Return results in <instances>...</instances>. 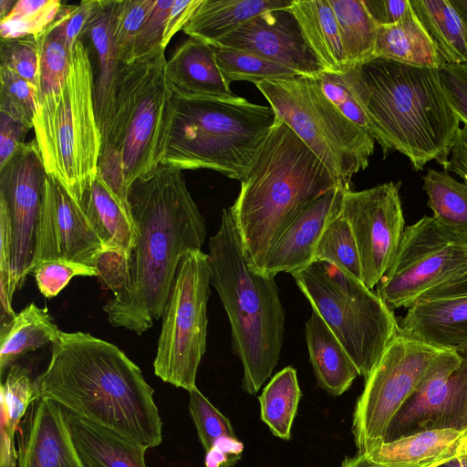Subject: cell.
Returning a JSON list of instances; mask_svg holds the SVG:
<instances>
[{
  "label": "cell",
  "instance_id": "obj_1",
  "mask_svg": "<svg viewBox=\"0 0 467 467\" xmlns=\"http://www.w3.org/2000/svg\"><path fill=\"white\" fill-rule=\"evenodd\" d=\"M135 239L128 255L105 251L96 268L114 294L103 306L109 323L141 335L162 316L182 256L201 250L205 219L182 171L161 163L129 190Z\"/></svg>",
  "mask_w": 467,
  "mask_h": 467
},
{
  "label": "cell",
  "instance_id": "obj_2",
  "mask_svg": "<svg viewBox=\"0 0 467 467\" xmlns=\"http://www.w3.org/2000/svg\"><path fill=\"white\" fill-rule=\"evenodd\" d=\"M35 381L38 398L146 449L161 442L154 390L112 343L89 333L60 331L47 369Z\"/></svg>",
  "mask_w": 467,
  "mask_h": 467
},
{
  "label": "cell",
  "instance_id": "obj_3",
  "mask_svg": "<svg viewBox=\"0 0 467 467\" xmlns=\"http://www.w3.org/2000/svg\"><path fill=\"white\" fill-rule=\"evenodd\" d=\"M339 76L384 155L397 150L415 171L431 161L446 167L461 121L447 99L440 69L373 57Z\"/></svg>",
  "mask_w": 467,
  "mask_h": 467
},
{
  "label": "cell",
  "instance_id": "obj_4",
  "mask_svg": "<svg viewBox=\"0 0 467 467\" xmlns=\"http://www.w3.org/2000/svg\"><path fill=\"white\" fill-rule=\"evenodd\" d=\"M240 182V192L229 209L247 263L256 273L298 214L341 185L278 118Z\"/></svg>",
  "mask_w": 467,
  "mask_h": 467
},
{
  "label": "cell",
  "instance_id": "obj_5",
  "mask_svg": "<svg viewBox=\"0 0 467 467\" xmlns=\"http://www.w3.org/2000/svg\"><path fill=\"white\" fill-rule=\"evenodd\" d=\"M166 63L160 46L121 64L111 121L102 138L97 176L130 219V187L161 163L169 143L174 96Z\"/></svg>",
  "mask_w": 467,
  "mask_h": 467
},
{
  "label": "cell",
  "instance_id": "obj_6",
  "mask_svg": "<svg viewBox=\"0 0 467 467\" xmlns=\"http://www.w3.org/2000/svg\"><path fill=\"white\" fill-rule=\"evenodd\" d=\"M211 285L231 327L232 348L243 366V389L256 394L281 356L285 310L274 275L256 273L247 263L229 208L208 243Z\"/></svg>",
  "mask_w": 467,
  "mask_h": 467
},
{
  "label": "cell",
  "instance_id": "obj_7",
  "mask_svg": "<svg viewBox=\"0 0 467 467\" xmlns=\"http://www.w3.org/2000/svg\"><path fill=\"white\" fill-rule=\"evenodd\" d=\"M269 106L244 98L186 100L174 97L162 163L207 169L241 180L276 121Z\"/></svg>",
  "mask_w": 467,
  "mask_h": 467
},
{
  "label": "cell",
  "instance_id": "obj_8",
  "mask_svg": "<svg viewBox=\"0 0 467 467\" xmlns=\"http://www.w3.org/2000/svg\"><path fill=\"white\" fill-rule=\"evenodd\" d=\"M94 89L89 51L78 39L64 85L58 91L39 97L33 119L47 173L78 203L97 178L102 144Z\"/></svg>",
  "mask_w": 467,
  "mask_h": 467
},
{
  "label": "cell",
  "instance_id": "obj_9",
  "mask_svg": "<svg viewBox=\"0 0 467 467\" xmlns=\"http://www.w3.org/2000/svg\"><path fill=\"white\" fill-rule=\"evenodd\" d=\"M300 291L345 348L359 376L367 379L400 323L364 283L333 264L314 261L290 273Z\"/></svg>",
  "mask_w": 467,
  "mask_h": 467
},
{
  "label": "cell",
  "instance_id": "obj_10",
  "mask_svg": "<svg viewBox=\"0 0 467 467\" xmlns=\"http://www.w3.org/2000/svg\"><path fill=\"white\" fill-rule=\"evenodd\" d=\"M277 118L324 163L345 189L373 154L372 135L347 119L325 96L313 76L254 84Z\"/></svg>",
  "mask_w": 467,
  "mask_h": 467
},
{
  "label": "cell",
  "instance_id": "obj_11",
  "mask_svg": "<svg viewBox=\"0 0 467 467\" xmlns=\"http://www.w3.org/2000/svg\"><path fill=\"white\" fill-rule=\"evenodd\" d=\"M210 285L208 254L187 251L178 265L161 316L154 373L188 392L196 388L198 368L206 351Z\"/></svg>",
  "mask_w": 467,
  "mask_h": 467
},
{
  "label": "cell",
  "instance_id": "obj_12",
  "mask_svg": "<svg viewBox=\"0 0 467 467\" xmlns=\"http://www.w3.org/2000/svg\"><path fill=\"white\" fill-rule=\"evenodd\" d=\"M450 350L400 330L365 379L357 400L352 433L358 454L368 455L385 441L400 408Z\"/></svg>",
  "mask_w": 467,
  "mask_h": 467
},
{
  "label": "cell",
  "instance_id": "obj_13",
  "mask_svg": "<svg viewBox=\"0 0 467 467\" xmlns=\"http://www.w3.org/2000/svg\"><path fill=\"white\" fill-rule=\"evenodd\" d=\"M466 264L467 239L424 215L405 227L376 293L390 310L408 309Z\"/></svg>",
  "mask_w": 467,
  "mask_h": 467
},
{
  "label": "cell",
  "instance_id": "obj_14",
  "mask_svg": "<svg viewBox=\"0 0 467 467\" xmlns=\"http://www.w3.org/2000/svg\"><path fill=\"white\" fill-rule=\"evenodd\" d=\"M36 140L24 142L0 167V210L10 228L11 254L7 292L10 298L31 274L36 237L47 177Z\"/></svg>",
  "mask_w": 467,
  "mask_h": 467
},
{
  "label": "cell",
  "instance_id": "obj_15",
  "mask_svg": "<svg viewBox=\"0 0 467 467\" xmlns=\"http://www.w3.org/2000/svg\"><path fill=\"white\" fill-rule=\"evenodd\" d=\"M400 182L359 192L344 189L341 214L354 234L362 282L374 288L388 269L405 229Z\"/></svg>",
  "mask_w": 467,
  "mask_h": 467
},
{
  "label": "cell",
  "instance_id": "obj_16",
  "mask_svg": "<svg viewBox=\"0 0 467 467\" xmlns=\"http://www.w3.org/2000/svg\"><path fill=\"white\" fill-rule=\"evenodd\" d=\"M427 430L467 433V347L451 349L392 420L385 441Z\"/></svg>",
  "mask_w": 467,
  "mask_h": 467
},
{
  "label": "cell",
  "instance_id": "obj_17",
  "mask_svg": "<svg viewBox=\"0 0 467 467\" xmlns=\"http://www.w3.org/2000/svg\"><path fill=\"white\" fill-rule=\"evenodd\" d=\"M105 251L103 243L81 205L59 182L47 175L32 271L39 264L52 260L96 267L99 256Z\"/></svg>",
  "mask_w": 467,
  "mask_h": 467
},
{
  "label": "cell",
  "instance_id": "obj_18",
  "mask_svg": "<svg viewBox=\"0 0 467 467\" xmlns=\"http://www.w3.org/2000/svg\"><path fill=\"white\" fill-rule=\"evenodd\" d=\"M399 323L404 334L437 348L467 347V264L425 292Z\"/></svg>",
  "mask_w": 467,
  "mask_h": 467
},
{
  "label": "cell",
  "instance_id": "obj_19",
  "mask_svg": "<svg viewBox=\"0 0 467 467\" xmlns=\"http://www.w3.org/2000/svg\"><path fill=\"white\" fill-rule=\"evenodd\" d=\"M214 47L258 55L300 76L317 77L325 71L289 7L270 10L250 19Z\"/></svg>",
  "mask_w": 467,
  "mask_h": 467
},
{
  "label": "cell",
  "instance_id": "obj_20",
  "mask_svg": "<svg viewBox=\"0 0 467 467\" xmlns=\"http://www.w3.org/2000/svg\"><path fill=\"white\" fill-rule=\"evenodd\" d=\"M344 187L339 185L305 208L265 258L261 274L292 273L313 262L316 245L332 219L340 213Z\"/></svg>",
  "mask_w": 467,
  "mask_h": 467
},
{
  "label": "cell",
  "instance_id": "obj_21",
  "mask_svg": "<svg viewBox=\"0 0 467 467\" xmlns=\"http://www.w3.org/2000/svg\"><path fill=\"white\" fill-rule=\"evenodd\" d=\"M18 467H82L63 409L54 400H35L20 448Z\"/></svg>",
  "mask_w": 467,
  "mask_h": 467
},
{
  "label": "cell",
  "instance_id": "obj_22",
  "mask_svg": "<svg viewBox=\"0 0 467 467\" xmlns=\"http://www.w3.org/2000/svg\"><path fill=\"white\" fill-rule=\"evenodd\" d=\"M166 76L177 99H230L237 96L224 79L213 47L189 37L166 63Z\"/></svg>",
  "mask_w": 467,
  "mask_h": 467
},
{
  "label": "cell",
  "instance_id": "obj_23",
  "mask_svg": "<svg viewBox=\"0 0 467 467\" xmlns=\"http://www.w3.org/2000/svg\"><path fill=\"white\" fill-rule=\"evenodd\" d=\"M115 5L116 0H98L80 36H88L98 57L94 98L97 121L102 138L111 121L116 85L122 64L112 36Z\"/></svg>",
  "mask_w": 467,
  "mask_h": 467
},
{
  "label": "cell",
  "instance_id": "obj_24",
  "mask_svg": "<svg viewBox=\"0 0 467 467\" xmlns=\"http://www.w3.org/2000/svg\"><path fill=\"white\" fill-rule=\"evenodd\" d=\"M62 409L82 467H146L148 449Z\"/></svg>",
  "mask_w": 467,
  "mask_h": 467
},
{
  "label": "cell",
  "instance_id": "obj_25",
  "mask_svg": "<svg viewBox=\"0 0 467 467\" xmlns=\"http://www.w3.org/2000/svg\"><path fill=\"white\" fill-rule=\"evenodd\" d=\"M292 0H202L183 32L214 47L250 19L270 10L290 7Z\"/></svg>",
  "mask_w": 467,
  "mask_h": 467
},
{
  "label": "cell",
  "instance_id": "obj_26",
  "mask_svg": "<svg viewBox=\"0 0 467 467\" xmlns=\"http://www.w3.org/2000/svg\"><path fill=\"white\" fill-rule=\"evenodd\" d=\"M306 341L318 386L333 396L348 390L359 376L357 367L323 318L312 309Z\"/></svg>",
  "mask_w": 467,
  "mask_h": 467
},
{
  "label": "cell",
  "instance_id": "obj_27",
  "mask_svg": "<svg viewBox=\"0 0 467 467\" xmlns=\"http://www.w3.org/2000/svg\"><path fill=\"white\" fill-rule=\"evenodd\" d=\"M466 441L465 432L427 430L383 442L368 457L380 464L426 466L455 455Z\"/></svg>",
  "mask_w": 467,
  "mask_h": 467
},
{
  "label": "cell",
  "instance_id": "obj_28",
  "mask_svg": "<svg viewBox=\"0 0 467 467\" xmlns=\"http://www.w3.org/2000/svg\"><path fill=\"white\" fill-rule=\"evenodd\" d=\"M289 8L324 70L343 74L347 70L344 49L337 18L328 0H292Z\"/></svg>",
  "mask_w": 467,
  "mask_h": 467
},
{
  "label": "cell",
  "instance_id": "obj_29",
  "mask_svg": "<svg viewBox=\"0 0 467 467\" xmlns=\"http://www.w3.org/2000/svg\"><path fill=\"white\" fill-rule=\"evenodd\" d=\"M374 57L437 69L445 64L411 5L397 23L379 26Z\"/></svg>",
  "mask_w": 467,
  "mask_h": 467
},
{
  "label": "cell",
  "instance_id": "obj_30",
  "mask_svg": "<svg viewBox=\"0 0 467 467\" xmlns=\"http://www.w3.org/2000/svg\"><path fill=\"white\" fill-rule=\"evenodd\" d=\"M79 204L106 250L127 256L135 239L133 221L98 176Z\"/></svg>",
  "mask_w": 467,
  "mask_h": 467
},
{
  "label": "cell",
  "instance_id": "obj_31",
  "mask_svg": "<svg viewBox=\"0 0 467 467\" xmlns=\"http://www.w3.org/2000/svg\"><path fill=\"white\" fill-rule=\"evenodd\" d=\"M434 47L447 64L467 63V27L450 0H410Z\"/></svg>",
  "mask_w": 467,
  "mask_h": 467
},
{
  "label": "cell",
  "instance_id": "obj_32",
  "mask_svg": "<svg viewBox=\"0 0 467 467\" xmlns=\"http://www.w3.org/2000/svg\"><path fill=\"white\" fill-rule=\"evenodd\" d=\"M60 331L47 309L40 308L34 303L28 305L16 314L8 327L0 329L1 372L9 368L28 351L55 342Z\"/></svg>",
  "mask_w": 467,
  "mask_h": 467
},
{
  "label": "cell",
  "instance_id": "obj_33",
  "mask_svg": "<svg viewBox=\"0 0 467 467\" xmlns=\"http://www.w3.org/2000/svg\"><path fill=\"white\" fill-rule=\"evenodd\" d=\"M337 18L347 69L374 57L379 26L363 0H328Z\"/></svg>",
  "mask_w": 467,
  "mask_h": 467
},
{
  "label": "cell",
  "instance_id": "obj_34",
  "mask_svg": "<svg viewBox=\"0 0 467 467\" xmlns=\"http://www.w3.org/2000/svg\"><path fill=\"white\" fill-rule=\"evenodd\" d=\"M300 398L296 370L292 367L274 375L258 397L261 419L277 438L290 439Z\"/></svg>",
  "mask_w": 467,
  "mask_h": 467
},
{
  "label": "cell",
  "instance_id": "obj_35",
  "mask_svg": "<svg viewBox=\"0 0 467 467\" xmlns=\"http://www.w3.org/2000/svg\"><path fill=\"white\" fill-rule=\"evenodd\" d=\"M422 179L432 216L467 239V182H460L446 171L433 169H429Z\"/></svg>",
  "mask_w": 467,
  "mask_h": 467
},
{
  "label": "cell",
  "instance_id": "obj_36",
  "mask_svg": "<svg viewBox=\"0 0 467 467\" xmlns=\"http://www.w3.org/2000/svg\"><path fill=\"white\" fill-rule=\"evenodd\" d=\"M218 67L228 84L300 76L297 72L258 55L224 47H213Z\"/></svg>",
  "mask_w": 467,
  "mask_h": 467
},
{
  "label": "cell",
  "instance_id": "obj_37",
  "mask_svg": "<svg viewBox=\"0 0 467 467\" xmlns=\"http://www.w3.org/2000/svg\"><path fill=\"white\" fill-rule=\"evenodd\" d=\"M314 261L335 265L362 281L358 251L351 227L345 217L337 215L326 227L313 254Z\"/></svg>",
  "mask_w": 467,
  "mask_h": 467
},
{
  "label": "cell",
  "instance_id": "obj_38",
  "mask_svg": "<svg viewBox=\"0 0 467 467\" xmlns=\"http://www.w3.org/2000/svg\"><path fill=\"white\" fill-rule=\"evenodd\" d=\"M62 5L59 0L16 1L11 12L0 20L1 39L39 36L54 21Z\"/></svg>",
  "mask_w": 467,
  "mask_h": 467
},
{
  "label": "cell",
  "instance_id": "obj_39",
  "mask_svg": "<svg viewBox=\"0 0 467 467\" xmlns=\"http://www.w3.org/2000/svg\"><path fill=\"white\" fill-rule=\"evenodd\" d=\"M39 46L38 99L58 91L70 69L72 53L63 38L49 26L36 36Z\"/></svg>",
  "mask_w": 467,
  "mask_h": 467
},
{
  "label": "cell",
  "instance_id": "obj_40",
  "mask_svg": "<svg viewBox=\"0 0 467 467\" xmlns=\"http://www.w3.org/2000/svg\"><path fill=\"white\" fill-rule=\"evenodd\" d=\"M37 399L36 381L31 379L29 371L13 364L1 385V423L16 432L28 407Z\"/></svg>",
  "mask_w": 467,
  "mask_h": 467
},
{
  "label": "cell",
  "instance_id": "obj_41",
  "mask_svg": "<svg viewBox=\"0 0 467 467\" xmlns=\"http://www.w3.org/2000/svg\"><path fill=\"white\" fill-rule=\"evenodd\" d=\"M0 111L28 130L33 128L38 104L36 87L4 67H0Z\"/></svg>",
  "mask_w": 467,
  "mask_h": 467
},
{
  "label": "cell",
  "instance_id": "obj_42",
  "mask_svg": "<svg viewBox=\"0 0 467 467\" xmlns=\"http://www.w3.org/2000/svg\"><path fill=\"white\" fill-rule=\"evenodd\" d=\"M154 3L155 0H116L112 36L121 63L131 60L135 38Z\"/></svg>",
  "mask_w": 467,
  "mask_h": 467
},
{
  "label": "cell",
  "instance_id": "obj_43",
  "mask_svg": "<svg viewBox=\"0 0 467 467\" xmlns=\"http://www.w3.org/2000/svg\"><path fill=\"white\" fill-rule=\"evenodd\" d=\"M189 394L190 414L205 451L221 438H236L230 420L221 413L197 387L189 391Z\"/></svg>",
  "mask_w": 467,
  "mask_h": 467
},
{
  "label": "cell",
  "instance_id": "obj_44",
  "mask_svg": "<svg viewBox=\"0 0 467 467\" xmlns=\"http://www.w3.org/2000/svg\"><path fill=\"white\" fill-rule=\"evenodd\" d=\"M0 60V67L10 69L37 88L39 46L36 36L1 39Z\"/></svg>",
  "mask_w": 467,
  "mask_h": 467
},
{
  "label": "cell",
  "instance_id": "obj_45",
  "mask_svg": "<svg viewBox=\"0 0 467 467\" xmlns=\"http://www.w3.org/2000/svg\"><path fill=\"white\" fill-rule=\"evenodd\" d=\"M41 294L55 297L71 280L72 277L98 276L96 267L64 260L47 261L36 265L32 273Z\"/></svg>",
  "mask_w": 467,
  "mask_h": 467
},
{
  "label": "cell",
  "instance_id": "obj_46",
  "mask_svg": "<svg viewBox=\"0 0 467 467\" xmlns=\"http://www.w3.org/2000/svg\"><path fill=\"white\" fill-rule=\"evenodd\" d=\"M316 78L323 93L332 104L347 119L369 132L365 113L340 76L324 71Z\"/></svg>",
  "mask_w": 467,
  "mask_h": 467
},
{
  "label": "cell",
  "instance_id": "obj_47",
  "mask_svg": "<svg viewBox=\"0 0 467 467\" xmlns=\"http://www.w3.org/2000/svg\"><path fill=\"white\" fill-rule=\"evenodd\" d=\"M173 2L174 0H155L135 38L131 60L143 57L161 46L166 20Z\"/></svg>",
  "mask_w": 467,
  "mask_h": 467
},
{
  "label": "cell",
  "instance_id": "obj_48",
  "mask_svg": "<svg viewBox=\"0 0 467 467\" xmlns=\"http://www.w3.org/2000/svg\"><path fill=\"white\" fill-rule=\"evenodd\" d=\"M97 4L98 0H88L82 1L78 5H62L56 18L49 25L63 38L71 52H73L76 42L80 38Z\"/></svg>",
  "mask_w": 467,
  "mask_h": 467
},
{
  "label": "cell",
  "instance_id": "obj_49",
  "mask_svg": "<svg viewBox=\"0 0 467 467\" xmlns=\"http://www.w3.org/2000/svg\"><path fill=\"white\" fill-rule=\"evenodd\" d=\"M443 89L460 121L467 124V63L447 64L440 68Z\"/></svg>",
  "mask_w": 467,
  "mask_h": 467
},
{
  "label": "cell",
  "instance_id": "obj_50",
  "mask_svg": "<svg viewBox=\"0 0 467 467\" xmlns=\"http://www.w3.org/2000/svg\"><path fill=\"white\" fill-rule=\"evenodd\" d=\"M28 129L22 123L1 112L0 117V167L5 165L24 143Z\"/></svg>",
  "mask_w": 467,
  "mask_h": 467
},
{
  "label": "cell",
  "instance_id": "obj_51",
  "mask_svg": "<svg viewBox=\"0 0 467 467\" xmlns=\"http://www.w3.org/2000/svg\"><path fill=\"white\" fill-rule=\"evenodd\" d=\"M363 3L379 26L397 23L410 6V0H363Z\"/></svg>",
  "mask_w": 467,
  "mask_h": 467
},
{
  "label": "cell",
  "instance_id": "obj_52",
  "mask_svg": "<svg viewBox=\"0 0 467 467\" xmlns=\"http://www.w3.org/2000/svg\"><path fill=\"white\" fill-rule=\"evenodd\" d=\"M202 0H174L165 25L161 46L165 48L173 36L182 30Z\"/></svg>",
  "mask_w": 467,
  "mask_h": 467
},
{
  "label": "cell",
  "instance_id": "obj_53",
  "mask_svg": "<svg viewBox=\"0 0 467 467\" xmlns=\"http://www.w3.org/2000/svg\"><path fill=\"white\" fill-rule=\"evenodd\" d=\"M244 445L237 438L223 437L206 451L205 467L228 466L241 455Z\"/></svg>",
  "mask_w": 467,
  "mask_h": 467
},
{
  "label": "cell",
  "instance_id": "obj_54",
  "mask_svg": "<svg viewBox=\"0 0 467 467\" xmlns=\"http://www.w3.org/2000/svg\"><path fill=\"white\" fill-rule=\"evenodd\" d=\"M444 171L454 172L467 182V124L460 127L455 135Z\"/></svg>",
  "mask_w": 467,
  "mask_h": 467
},
{
  "label": "cell",
  "instance_id": "obj_55",
  "mask_svg": "<svg viewBox=\"0 0 467 467\" xmlns=\"http://www.w3.org/2000/svg\"><path fill=\"white\" fill-rule=\"evenodd\" d=\"M1 424L0 467H15L17 460L15 449V434L5 424Z\"/></svg>",
  "mask_w": 467,
  "mask_h": 467
},
{
  "label": "cell",
  "instance_id": "obj_56",
  "mask_svg": "<svg viewBox=\"0 0 467 467\" xmlns=\"http://www.w3.org/2000/svg\"><path fill=\"white\" fill-rule=\"evenodd\" d=\"M0 298H1V328L4 329L8 327L15 319L16 314L14 312L7 288L5 282L0 280Z\"/></svg>",
  "mask_w": 467,
  "mask_h": 467
},
{
  "label": "cell",
  "instance_id": "obj_57",
  "mask_svg": "<svg viewBox=\"0 0 467 467\" xmlns=\"http://www.w3.org/2000/svg\"><path fill=\"white\" fill-rule=\"evenodd\" d=\"M452 457V456H451ZM451 458V457H450ZM449 459V458H448ZM447 460V459H445ZM442 461L436 462L426 466H408V465H388L380 464L371 461L368 455L357 453L354 457H347L342 463V467H431Z\"/></svg>",
  "mask_w": 467,
  "mask_h": 467
},
{
  "label": "cell",
  "instance_id": "obj_58",
  "mask_svg": "<svg viewBox=\"0 0 467 467\" xmlns=\"http://www.w3.org/2000/svg\"><path fill=\"white\" fill-rule=\"evenodd\" d=\"M434 467H467V441L458 453Z\"/></svg>",
  "mask_w": 467,
  "mask_h": 467
},
{
  "label": "cell",
  "instance_id": "obj_59",
  "mask_svg": "<svg viewBox=\"0 0 467 467\" xmlns=\"http://www.w3.org/2000/svg\"><path fill=\"white\" fill-rule=\"evenodd\" d=\"M467 27V0H450Z\"/></svg>",
  "mask_w": 467,
  "mask_h": 467
},
{
  "label": "cell",
  "instance_id": "obj_60",
  "mask_svg": "<svg viewBox=\"0 0 467 467\" xmlns=\"http://www.w3.org/2000/svg\"><path fill=\"white\" fill-rule=\"evenodd\" d=\"M16 3L14 0H0V20L11 12Z\"/></svg>",
  "mask_w": 467,
  "mask_h": 467
},
{
  "label": "cell",
  "instance_id": "obj_61",
  "mask_svg": "<svg viewBox=\"0 0 467 467\" xmlns=\"http://www.w3.org/2000/svg\"><path fill=\"white\" fill-rule=\"evenodd\" d=\"M447 460H448V459H447ZM445 461H446V460H445ZM443 462H444V461H443ZM441 462H439V463H441ZM439 463H437V464H439ZM437 464H435V465H437ZM435 465H433V466H431V467H434Z\"/></svg>",
  "mask_w": 467,
  "mask_h": 467
}]
</instances>
